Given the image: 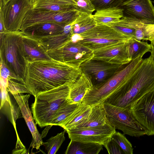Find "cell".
I'll use <instances>...</instances> for the list:
<instances>
[{"label":"cell","mask_w":154,"mask_h":154,"mask_svg":"<svg viewBox=\"0 0 154 154\" xmlns=\"http://www.w3.org/2000/svg\"><path fill=\"white\" fill-rule=\"evenodd\" d=\"M82 73L80 67L54 60L28 63L24 83L35 97L65 84H72Z\"/></svg>","instance_id":"6da1fadb"},{"label":"cell","mask_w":154,"mask_h":154,"mask_svg":"<svg viewBox=\"0 0 154 154\" xmlns=\"http://www.w3.org/2000/svg\"><path fill=\"white\" fill-rule=\"evenodd\" d=\"M154 89V61L150 54L148 57L143 59L125 84L103 103L130 109L135 102Z\"/></svg>","instance_id":"7a4b0ae2"},{"label":"cell","mask_w":154,"mask_h":154,"mask_svg":"<svg viewBox=\"0 0 154 154\" xmlns=\"http://www.w3.org/2000/svg\"><path fill=\"white\" fill-rule=\"evenodd\" d=\"M72 84H65L35 97L31 109L36 124L41 128L51 125L59 109L69 104L67 99Z\"/></svg>","instance_id":"3957f363"},{"label":"cell","mask_w":154,"mask_h":154,"mask_svg":"<svg viewBox=\"0 0 154 154\" xmlns=\"http://www.w3.org/2000/svg\"><path fill=\"white\" fill-rule=\"evenodd\" d=\"M23 35L20 30L0 34V60L24 82L28 63L23 50Z\"/></svg>","instance_id":"277c9868"},{"label":"cell","mask_w":154,"mask_h":154,"mask_svg":"<svg viewBox=\"0 0 154 154\" xmlns=\"http://www.w3.org/2000/svg\"><path fill=\"white\" fill-rule=\"evenodd\" d=\"M143 57L139 56L105 82L94 85L86 94L82 102L91 106L103 103L127 81L139 66L143 59Z\"/></svg>","instance_id":"5b68a950"},{"label":"cell","mask_w":154,"mask_h":154,"mask_svg":"<svg viewBox=\"0 0 154 154\" xmlns=\"http://www.w3.org/2000/svg\"><path fill=\"white\" fill-rule=\"evenodd\" d=\"M112 27L106 25H97L79 34L72 35L71 40L78 41L94 51L110 45L127 42L131 38Z\"/></svg>","instance_id":"8992f818"},{"label":"cell","mask_w":154,"mask_h":154,"mask_svg":"<svg viewBox=\"0 0 154 154\" xmlns=\"http://www.w3.org/2000/svg\"><path fill=\"white\" fill-rule=\"evenodd\" d=\"M108 123L115 129L122 131L124 134L139 137L147 135L146 130L134 117L130 109L103 103Z\"/></svg>","instance_id":"52a82bcc"},{"label":"cell","mask_w":154,"mask_h":154,"mask_svg":"<svg viewBox=\"0 0 154 154\" xmlns=\"http://www.w3.org/2000/svg\"><path fill=\"white\" fill-rule=\"evenodd\" d=\"M79 13L76 10L60 12L32 8L27 13L20 30L22 31L32 25L41 22H53L66 25L75 20Z\"/></svg>","instance_id":"ba28073f"},{"label":"cell","mask_w":154,"mask_h":154,"mask_svg":"<svg viewBox=\"0 0 154 154\" xmlns=\"http://www.w3.org/2000/svg\"><path fill=\"white\" fill-rule=\"evenodd\" d=\"M32 7L29 0H9L0 7L6 32L20 31L27 13Z\"/></svg>","instance_id":"9c48e42d"},{"label":"cell","mask_w":154,"mask_h":154,"mask_svg":"<svg viewBox=\"0 0 154 154\" xmlns=\"http://www.w3.org/2000/svg\"><path fill=\"white\" fill-rule=\"evenodd\" d=\"M130 109L134 117L146 130L147 135H154V89L135 102Z\"/></svg>","instance_id":"30bf717a"},{"label":"cell","mask_w":154,"mask_h":154,"mask_svg":"<svg viewBox=\"0 0 154 154\" xmlns=\"http://www.w3.org/2000/svg\"><path fill=\"white\" fill-rule=\"evenodd\" d=\"M116 131L113 127L107 123L96 127L76 128L66 132L70 140L98 143L103 146Z\"/></svg>","instance_id":"8fae6325"},{"label":"cell","mask_w":154,"mask_h":154,"mask_svg":"<svg viewBox=\"0 0 154 154\" xmlns=\"http://www.w3.org/2000/svg\"><path fill=\"white\" fill-rule=\"evenodd\" d=\"M118 7L123 10V17L154 24V6L151 0H123Z\"/></svg>","instance_id":"7c38bea8"},{"label":"cell","mask_w":154,"mask_h":154,"mask_svg":"<svg viewBox=\"0 0 154 154\" xmlns=\"http://www.w3.org/2000/svg\"><path fill=\"white\" fill-rule=\"evenodd\" d=\"M123 66L92 59L83 63L80 67L82 72L91 79L94 85L107 80Z\"/></svg>","instance_id":"4fadbf2b"},{"label":"cell","mask_w":154,"mask_h":154,"mask_svg":"<svg viewBox=\"0 0 154 154\" xmlns=\"http://www.w3.org/2000/svg\"><path fill=\"white\" fill-rule=\"evenodd\" d=\"M62 55L64 63L79 68L83 63L92 59L94 55L93 51L79 42L71 40L63 48Z\"/></svg>","instance_id":"5bb4252c"},{"label":"cell","mask_w":154,"mask_h":154,"mask_svg":"<svg viewBox=\"0 0 154 154\" xmlns=\"http://www.w3.org/2000/svg\"><path fill=\"white\" fill-rule=\"evenodd\" d=\"M127 42L114 44L94 50L92 59L112 64L122 65L127 64L131 61L126 53Z\"/></svg>","instance_id":"9a60e30c"},{"label":"cell","mask_w":154,"mask_h":154,"mask_svg":"<svg viewBox=\"0 0 154 154\" xmlns=\"http://www.w3.org/2000/svg\"><path fill=\"white\" fill-rule=\"evenodd\" d=\"M21 93L13 95L18 105L27 126L32 135V140L30 147L37 150L43 145L41 135L38 131L29 108L28 100L30 95H22Z\"/></svg>","instance_id":"2e32d148"},{"label":"cell","mask_w":154,"mask_h":154,"mask_svg":"<svg viewBox=\"0 0 154 154\" xmlns=\"http://www.w3.org/2000/svg\"><path fill=\"white\" fill-rule=\"evenodd\" d=\"M22 43L24 56L28 63L53 60L38 39L23 33Z\"/></svg>","instance_id":"e0dca14e"},{"label":"cell","mask_w":154,"mask_h":154,"mask_svg":"<svg viewBox=\"0 0 154 154\" xmlns=\"http://www.w3.org/2000/svg\"><path fill=\"white\" fill-rule=\"evenodd\" d=\"M72 35L63 32L60 34L38 39L50 57L56 61L63 62L62 51L63 48L71 40Z\"/></svg>","instance_id":"ac0fdd59"},{"label":"cell","mask_w":154,"mask_h":154,"mask_svg":"<svg viewBox=\"0 0 154 154\" xmlns=\"http://www.w3.org/2000/svg\"><path fill=\"white\" fill-rule=\"evenodd\" d=\"M66 25L53 22H41L28 26L21 31L24 35L39 39L62 33Z\"/></svg>","instance_id":"d6986e66"},{"label":"cell","mask_w":154,"mask_h":154,"mask_svg":"<svg viewBox=\"0 0 154 154\" xmlns=\"http://www.w3.org/2000/svg\"><path fill=\"white\" fill-rule=\"evenodd\" d=\"M93 86L89 77L82 72L70 87L68 102L69 104H80L85 96Z\"/></svg>","instance_id":"ffe728a7"},{"label":"cell","mask_w":154,"mask_h":154,"mask_svg":"<svg viewBox=\"0 0 154 154\" xmlns=\"http://www.w3.org/2000/svg\"><path fill=\"white\" fill-rule=\"evenodd\" d=\"M92 106L82 102L60 126L66 131L78 128L88 118Z\"/></svg>","instance_id":"44dd1931"},{"label":"cell","mask_w":154,"mask_h":154,"mask_svg":"<svg viewBox=\"0 0 154 154\" xmlns=\"http://www.w3.org/2000/svg\"><path fill=\"white\" fill-rule=\"evenodd\" d=\"M33 8L60 12H66L77 9L75 0H38Z\"/></svg>","instance_id":"7402d4cb"},{"label":"cell","mask_w":154,"mask_h":154,"mask_svg":"<svg viewBox=\"0 0 154 154\" xmlns=\"http://www.w3.org/2000/svg\"><path fill=\"white\" fill-rule=\"evenodd\" d=\"M93 15L97 25H107L119 21L123 14L121 8L116 7L97 10Z\"/></svg>","instance_id":"603a6c76"},{"label":"cell","mask_w":154,"mask_h":154,"mask_svg":"<svg viewBox=\"0 0 154 154\" xmlns=\"http://www.w3.org/2000/svg\"><path fill=\"white\" fill-rule=\"evenodd\" d=\"M70 140L66 154H98L103 149V145L98 143Z\"/></svg>","instance_id":"cb8c5ba5"},{"label":"cell","mask_w":154,"mask_h":154,"mask_svg":"<svg viewBox=\"0 0 154 154\" xmlns=\"http://www.w3.org/2000/svg\"><path fill=\"white\" fill-rule=\"evenodd\" d=\"M107 123L106 112L103 103L98 104L92 106L88 118L78 128L96 127Z\"/></svg>","instance_id":"d4e9b609"},{"label":"cell","mask_w":154,"mask_h":154,"mask_svg":"<svg viewBox=\"0 0 154 154\" xmlns=\"http://www.w3.org/2000/svg\"><path fill=\"white\" fill-rule=\"evenodd\" d=\"M151 50V45L147 41H142L131 38L126 42V53L131 61L139 56L143 57L147 52H150Z\"/></svg>","instance_id":"484cf974"},{"label":"cell","mask_w":154,"mask_h":154,"mask_svg":"<svg viewBox=\"0 0 154 154\" xmlns=\"http://www.w3.org/2000/svg\"><path fill=\"white\" fill-rule=\"evenodd\" d=\"M96 26L97 24L93 14L79 12L78 16L73 22L71 29L72 35L81 34Z\"/></svg>","instance_id":"4316f807"},{"label":"cell","mask_w":154,"mask_h":154,"mask_svg":"<svg viewBox=\"0 0 154 154\" xmlns=\"http://www.w3.org/2000/svg\"><path fill=\"white\" fill-rule=\"evenodd\" d=\"M66 131L64 130L54 136L48 139L46 142H43V145L47 150L48 154H55L57 152L61 144L65 140V134Z\"/></svg>","instance_id":"83f0119b"},{"label":"cell","mask_w":154,"mask_h":154,"mask_svg":"<svg viewBox=\"0 0 154 154\" xmlns=\"http://www.w3.org/2000/svg\"><path fill=\"white\" fill-rule=\"evenodd\" d=\"M80 104H68L60 109L50 125L60 126L65 120L79 106Z\"/></svg>","instance_id":"f1b7e54d"},{"label":"cell","mask_w":154,"mask_h":154,"mask_svg":"<svg viewBox=\"0 0 154 154\" xmlns=\"http://www.w3.org/2000/svg\"><path fill=\"white\" fill-rule=\"evenodd\" d=\"M111 138L118 144L125 154H133V149L132 144L123 134L116 131Z\"/></svg>","instance_id":"f546056e"},{"label":"cell","mask_w":154,"mask_h":154,"mask_svg":"<svg viewBox=\"0 0 154 154\" xmlns=\"http://www.w3.org/2000/svg\"><path fill=\"white\" fill-rule=\"evenodd\" d=\"M7 90L12 95L22 93L30 94L24 82L13 79H8Z\"/></svg>","instance_id":"4dcf8cb0"},{"label":"cell","mask_w":154,"mask_h":154,"mask_svg":"<svg viewBox=\"0 0 154 154\" xmlns=\"http://www.w3.org/2000/svg\"><path fill=\"white\" fill-rule=\"evenodd\" d=\"M123 0H90L95 10L118 7Z\"/></svg>","instance_id":"1f68e13d"},{"label":"cell","mask_w":154,"mask_h":154,"mask_svg":"<svg viewBox=\"0 0 154 154\" xmlns=\"http://www.w3.org/2000/svg\"><path fill=\"white\" fill-rule=\"evenodd\" d=\"M77 6V10L79 12L92 14L95 10L90 0H75Z\"/></svg>","instance_id":"d6a6232c"},{"label":"cell","mask_w":154,"mask_h":154,"mask_svg":"<svg viewBox=\"0 0 154 154\" xmlns=\"http://www.w3.org/2000/svg\"><path fill=\"white\" fill-rule=\"evenodd\" d=\"M109 154H124L123 151L116 142L111 137L103 145Z\"/></svg>","instance_id":"836d02e7"},{"label":"cell","mask_w":154,"mask_h":154,"mask_svg":"<svg viewBox=\"0 0 154 154\" xmlns=\"http://www.w3.org/2000/svg\"><path fill=\"white\" fill-rule=\"evenodd\" d=\"M0 73L1 79L5 81H8V79H11L18 80L24 82L14 75L2 61H1Z\"/></svg>","instance_id":"e575fe53"},{"label":"cell","mask_w":154,"mask_h":154,"mask_svg":"<svg viewBox=\"0 0 154 154\" xmlns=\"http://www.w3.org/2000/svg\"><path fill=\"white\" fill-rule=\"evenodd\" d=\"M143 29L145 35L143 40L150 42L154 40V24H144Z\"/></svg>","instance_id":"d590c367"},{"label":"cell","mask_w":154,"mask_h":154,"mask_svg":"<svg viewBox=\"0 0 154 154\" xmlns=\"http://www.w3.org/2000/svg\"><path fill=\"white\" fill-rule=\"evenodd\" d=\"M1 106L0 109L3 107L5 102L10 101L9 97L7 90V88L1 86Z\"/></svg>","instance_id":"8d00e7d4"},{"label":"cell","mask_w":154,"mask_h":154,"mask_svg":"<svg viewBox=\"0 0 154 154\" xmlns=\"http://www.w3.org/2000/svg\"><path fill=\"white\" fill-rule=\"evenodd\" d=\"M6 32L2 14L0 11V33H3Z\"/></svg>","instance_id":"74e56055"},{"label":"cell","mask_w":154,"mask_h":154,"mask_svg":"<svg viewBox=\"0 0 154 154\" xmlns=\"http://www.w3.org/2000/svg\"><path fill=\"white\" fill-rule=\"evenodd\" d=\"M150 42L152 47L151 51L150 53L152 55L154 61V40L151 41Z\"/></svg>","instance_id":"f35d334b"},{"label":"cell","mask_w":154,"mask_h":154,"mask_svg":"<svg viewBox=\"0 0 154 154\" xmlns=\"http://www.w3.org/2000/svg\"><path fill=\"white\" fill-rule=\"evenodd\" d=\"M38 0H29L30 3L31 5H32V7L34 5V4Z\"/></svg>","instance_id":"ab89813d"},{"label":"cell","mask_w":154,"mask_h":154,"mask_svg":"<svg viewBox=\"0 0 154 154\" xmlns=\"http://www.w3.org/2000/svg\"></svg>","instance_id":"60d3db41"}]
</instances>
